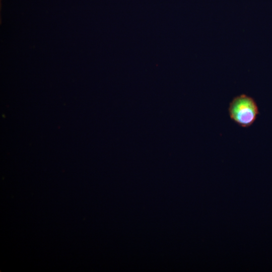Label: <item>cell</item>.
Returning <instances> with one entry per match:
<instances>
[{
    "label": "cell",
    "mask_w": 272,
    "mask_h": 272,
    "mask_svg": "<svg viewBox=\"0 0 272 272\" xmlns=\"http://www.w3.org/2000/svg\"><path fill=\"white\" fill-rule=\"evenodd\" d=\"M228 113L231 119L242 127H248L255 121L259 114L258 107L251 97L242 94L230 102Z\"/></svg>",
    "instance_id": "6da1fadb"
}]
</instances>
